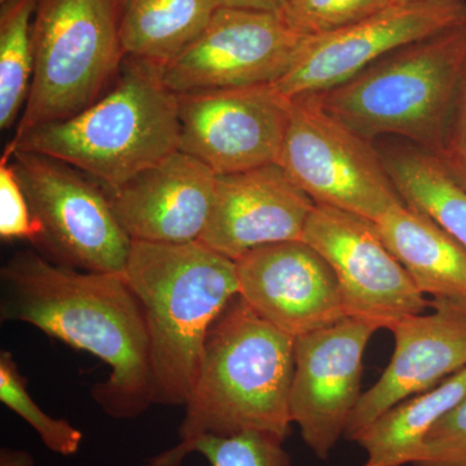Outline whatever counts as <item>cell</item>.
Here are the masks:
<instances>
[{
	"label": "cell",
	"mask_w": 466,
	"mask_h": 466,
	"mask_svg": "<svg viewBox=\"0 0 466 466\" xmlns=\"http://www.w3.org/2000/svg\"><path fill=\"white\" fill-rule=\"evenodd\" d=\"M466 61V21L386 55L345 84L315 94L363 139L398 135L441 153Z\"/></svg>",
	"instance_id": "obj_5"
},
{
	"label": "cell",
	"mask_w": 466,
	"mask_h": 466,
	"mask_svg": "<svg viewBox=\"0 0 466 466\" xmlns=\"http://www.w3.org/2000/svg\"><path fill=\"white\" fill-rule=\"evenodd\" d=\"M433 312L400 321L395 350L379 381L361 394L345 438L354 441L386 410L440 385L466 368V302L433 299Z\"/></svg>",
	"instance_id": "obj_15"
},
{
	"label": "cell",
	"mask_w": 466,
	"mask_h": 466,
	"mask_svg": "<svg viewBox=\"0 0 466 466\" xmlns=\"http://www.w3.org/2000/svg\"><path fill=\"white\" fill-rule=\"evenodd\" d=\"M278 164L315 204L370 222L403 202L382 156L328 113L315 94L289 99Z\"/></svg>",
	"instance_id": "obj_7"
},
{
	"label": "cell",
	"mask_w": 466,
	"mask_h": 466,
	"mask_svg": "<svg viewBox=\"0 0 466 466\" xmlns=\"http://www.w3.org/2000/svg\"><path fill=\"white\" fill-rule=\"evenodd\" d=\"M401 201L433 219L466 250V189L437 153L397 149L382 156Z\"/></svg>",
	"instance_id": "obj_21"
},
{
	"label": "cell",
	"mask_w": 466,
	"mask_h": 466,
	"mask_svg": "<svg viewBox=\"0 0 466 466\" xmlns=\"http://www.w3.org/2000/svg\"><path fill=\"white\" fill-rule=\"evenodd\" d=\"M218 8L214 0H122L126 56L167 66L201 35Z\"/></svg>",
	"instance_id": "obj_19"
},
{
	"label": "cell",
	"mask_w": 466,
	"mask_h": 466,
	"mask_svg": "<svg viewBox=\"0 0 466 466\" xmlns=\"http://www.w3.org/2000/svg\"><path fill=\"white\" fill-rule=\"evenodd\" d=\"M38 0H15L0 15V127L14 126L25 108L34 75L32 23Z\"/></svg>",
	"instance_id": "obj_22"
},
{
	"label": "cell",
	"mask_w": 466,
	"mask_h": 466,
	"mask_svg": "<svg viewBox=\"0 0 466 466\" xmlns=\"http://www.w3.org/2000/svg\"><path fill=\"white\" fill-rule=\"evenodd\" d=\"M3 321H20L110 368L92 389L106 415L127 420L153 404L148 328L124 272L72 268L34 251H18L2 267Z\"/></svg>",
	"instance_id": "obj_1"
},
{
	"label": "cell",
	"mask_w": 466,
	"mask_h": 466,
	"mask_svg": "<svg viewBox=\"0 0 466 466\" xmlns=\"http://www.w3.org/2000/svg\"><path fill=\"white\" fill-rule=\"evenodd\" d=\"M218 175L182 150L109 191L116 219L131 240L200 241L216 198Z\"/></svg>",
	"instance_id": "obj_17"
},
{
	"label": "cell",
	"mask_w": 466,
	"mask_h": 466,
	"mask_svg": "<svg viewBox=\"0 0 466 466\" xmlns=\"http://www.w3.org/2000/svg\"><path fill=\"white\" fill-rule=\"evenodd\" d=\"M283 440L263 431H242L233 435L205 434L189 443L149 459L146 466H180L187 456L201 453L211 466H291Z\"/></svg>",
	"instance_id": "obj_23"
},
{
	"label": "cell",
	"mask_w": 466,
	"mask_h": 466,
	"mask_svg": "<svg viewBox=\"0 0 466 466\" xmlns=\"http://www.w3.org/2000/svg\"><path fill=\"white\" fill-rule=\"evenodd\" d=\"M124 274L146 315L153 404L184 407L208 330L238 296L236 262L201 241L133 240Z\"/></svg>",
	"instance_id": "obj_2"
},
{
	"label": "cell",
	"mask_w": 466,
	"mask_h": 466,
	"mask_svg": "<svg viewBox=\"0 0 466 466\" xmlns=\"http://www.w3.org/2000/svg\"><path fill=\"white\" fill-rule=\"evenodd\" d=\"M294 341L236 296L205 339L177 444L242 431L287 440L293 424Z\"/></svg>",
	"instance_id": "obj_4"
},
{
	"label": "cell",
	"mask_w": 466,
	"mask_h": 466,
	"mask_svg": "<svg viewBox=\"0 0 466 466\" xmlns=\"http://www.w3.org/2000/svg\"><path fill=\"white\" fill-rule=\"evenodd\" d=\"M0 400L25 420L52 452L61 456L78 452L84 441L82 431L66 420L54 419L43 412L27 391L26 379L21 375L16 360L9 351L0 354Z\"/></svg>",
	"instance_id": "obj_24"
},
{
	"label": "cell",
	"mask_w": 466,
	"mask_h": 466,
	"mask_svg": "<svg viewBox=\"0 0 466 466\" xmlns=\"http://www.w3.org/2000/svg\"><path fill=\"white\" fill-rule=\"evenodd\" d=\"M440 156V155H438ZM441 157V156H440ZM441 161H443L444 167H447V170L450 171V174L452 175L453 179L456 180L459 184H461L462 187L466 189V167L465 165L459 164V162L451 161V159L441 157Z\"/></svg>",
	"instance_id": "obj_31"
},
{
	"label": "cell",
	"mask_w": 466,
	"mask_h": 466,
	"mask_svg": "<svg viewBox=\"0 0 466 466\" xmlns=\"http://www.w3.org/2000/svg\"><path fill=\"white\" fill-rule=\"evenodd\" d=\"M235 262L238 296L293 339L348 318L332 267L305 241L262 245Z\"/></svg>",
	"instance_id": "obj_14"
},
{
	"label": "cell",
	"mask_w": 466,
	"mask_h": 466,
	"mask_svg": "<svg viewBox=\"0 0 466 466\" xmlns=\"http://www.w3.org/2000/svg\"><path fill=\"white\" fill-rule=\"evenodd\" d=\"M180 148L217 175L278 164L289 99L272 85L177 95Z\"/></svg>",
	"instance_id": "obj_12"
},
{
	"label": "cell",
	"mask_w": 466,
	"mask_h": 466,
	"mask_svg": "<svg viewBox=\"0 0 466 466\" xmlns=\"http://www.w3.org/2000/svg\"><path fill=\"white\" fill-rule=\"evenodd\" d=\"M464 21L465 0L389 5L352 25L306 36L288 72L272 86L287 99L332 90L398 48Z\"/></svg>",
	"instance_id": "obj_11"
},
{
	"label": "cell",
	"mask_w": 466,
	"mask_h": 466,
	"mask_svg": "<svg viewBox=\"0 0 466 466\" xmlns=\"http://www.w3.org/2000/svg\"><path fill=\"white\" fill-rule=\"evenodd\" d=\"M219 7L280 11L283 0H214Z\"/></svg>",
	"instance_id": "obj_29"
},
{
	"label": "cell",
	"mask_w": 466,
	"mask_h": 466,
	"mask_svg": "<svg viewBox=\"0 0 466 466\" xmlns=\"http://www.w3.org/2000/svg\"><path fill=\"white\" fill-rule=\"evenodd\" d=\"M42 228L7 155L0 161V238L2 240L39 241Z\"/></svg>",
	"instance_id": "obj_27"
},
{
	"label": "cell",
	"mask_w": 466,
	"mask_h": 466,
	"mask_svg": "<svg viewBox=\"0 0 466 466\" xmlns=\"http://www.w3.org/2000/svg\"><path fill=\"white\" fill-rule=\"evenodd\" d=\"M179 148L177 95L165 85L161 66L126 56L99 100L14 137L5 149L58 159L109 192Z\"/></svg>",
	"instance_id": "obj_3"
},
{
	"label": "cell",
	"mask_w": 466,
	"mask_h": 466,
	"mask_svg": "<svg viewBox=\"0 0 466 466\" xmlns=\"http://www.w3.org/2000/svg\"><path fill=\"white\" fill-rule=\"evenodd\" d=\"M437 155L466 167V61L453 101L446 143Z\"/></svg>",
	"instance_id": "obj_28"
},
{
	"label": "cell",
	"mask_w": 466,
	"mask_h": 466,
	"mask_svg": "<svg viewBox=\"0 0 466 466\" xmlns=\"http://www.w3.org/2000/svg\"><path fill=\"white\" fill-rule=\"evenodd\" d=\"M315 205L279 164L218 175L200 241L236 260L262 245L302 240Z\"/></svg>",
	"instance_id": "obj_16"
},
{
	"label": "cell",
	"mask_w": 466,
	"mask_h": 466,
	"mask_svg": "<svg viewBox=\"0 0 466 466\" xmlns=\"http://www.w3.org/2000/svg\"><path fill=\"white\" fill-rule=\"evenodd\" d=\"M373 225L424 296L466 302V250L438 223L400 202Z\"/></svg>",
	"instance_id": "obj_18"
},
{
	"label": "cell",
	"mask_w": 466,
	"mask_h": 466,
	"mask_svg": "<svg viewBox=\"0 0 466 466\" xmlns=\"http://www.w3.org/2000/svg\"><path fill=\"white\" fill-rule=\"evenodd\" d=\"M391 5L390 0H283L279 12L291 29L314 36L352 25Z\"/></svg>",
	"instance_id": "obj_25"
},
{
	"label": "cell",
	"mask_w": 466,
	"mask_h": 466,
	"mask_svg": "<svg viewBox=\"0 0 466 466\" xmlns=\"http://www.w3.org/2000/svg\"><path fill=\"white\" fill-rule=\"evenodd\" d=\"M394 5H412V3L433 2V0H390Z\"/></svg>",
	"instance_id": "obj_32"
},
{
	"label": "cell",
	"mask_w": 466,
	"mask_h": 466,
	"mask_svg": "<svg viewBox=\"0 0 466 466\" xmlns=\"http://www.w3.org/2000/svg\"><path fill=\"white\" fill-rule=\"evenodd\" d=\"M413 466H466V395L431 429Z\"/></svg>",
	"instance_id": "obj_26"
},
{
	"label": "cell",
	"mask_w": 466,
	"mask_h": 466,
	"mask_svg": "<svg viewBox=\"0 0 466 466\" xmlns=\"http://www.w3.org/2000/svg\"><path fill=\"white\" fill-rule=\"evenodd\" d=\"M35 219L36 247L57 265L91 272H125L130 236L108 193L70 165L39 153L5 149Z\"/></svg>",
	"instance_id": "obj_8"
},
{
	"label": "cell",
	"mask_w": 466,
	"mask_h": 466,
	"mask_svg": "<svg viewBox=\"0 0 466 466\" xmlns=\"http://www.w3.org/2000/svg\"><path fill=\"white\" fill-rule=\"evenodd\" d=\"M0 466H34V459L26 451L3 447L0 451Z\"/></svg>",
	"instance_id": "obj_30"
},
{
	"label": "cell",
	"mask_w": 466,
	"mask_h": 466,
	"mask_svg": "<svg viewBox=\"0 0 466 466\" xmlns=\"http://www.w3.org/2000/svg\"><path fill=\"white\" fill-rule=\"evenodd\" d=\"M121 8L122 0H38L32 87L15 137L78 115L106 94L126 57Z\"/></svg>",
	"instance_id": "obj_6"
},
{
	"label": "cell",
	"mask_w": 466,
	"mask_h": 466,
	"mask_svg": "<svg viewBox=\"0 0 466 466\" xmlns=\"http://www.w3.org/2000/svg\"><path fill=\"white\" fill-rule=\"evenodd\" d=\"M302 241L332 267L346 317L391 330L403 319L431 308L370 220L315 205Z\"/></svg>",
	"instance_id": "obj_9"
},
{
	"label": "cell",
	"mask_w": 466,
	"mask_h": 466,
	"mask_svg": "<svg viewBox=\"0 0 466 466\" xmlns=\"http://www.w3.org/2000/svg\"><path fill=\"white\" fill-rule=\"evenodd\" d=\"M465 395L466 368L386 410L355 437L354 441L367 452L361 466L412 464L426 434Z\"/></svg>",
	"instance_id": "obj_20"
},
{
	"label": "cell",
	"mask_w": 466,
	"mask_h": 466,
	"mask_svg": "<svg viewBox=\"0 0 466 466\" xmlns=\"http://www.w3.org/2000/svg\"><path fill=\"white\" fill-rule=\"evenodd\" d=\"M305 38L279 11L219 7L201 35L161 66L162 79L177 95L274 85Z\"/></svg>",
	"instance_id": "obj_10"
},
{
	"label": "cell",
	"mask_w": 466,
	"mask_h": 466,
	"mask_svg": "<svg viewBox=\"0 0 466 466\" xmlns=\"http://www.w3.org/2000/svg\"><path fill=\"white\" fill-rule=\"evenodd\" d=\"M15 2V0H0V3L3 5H7V3Z\"/></svg>",
	"instance_id": "obj_33"
},
{
	"label": "cell",
	"mask_w": 466,
	"mask_h": 466,
	"mask_svg": "<svg viewBox=\"0 0 466 466\" xmlns=\"http://www.w3.org/2000/svg\"><path fill=\"white\" fill-rule=\"evenodd\" d=\"M376 328L345 318L294 341L289 410L302 440L327 460L345 437L361 394L363 357Z\"/></svg>",
	"instance_id": "obj_13"
}]
</instances>
